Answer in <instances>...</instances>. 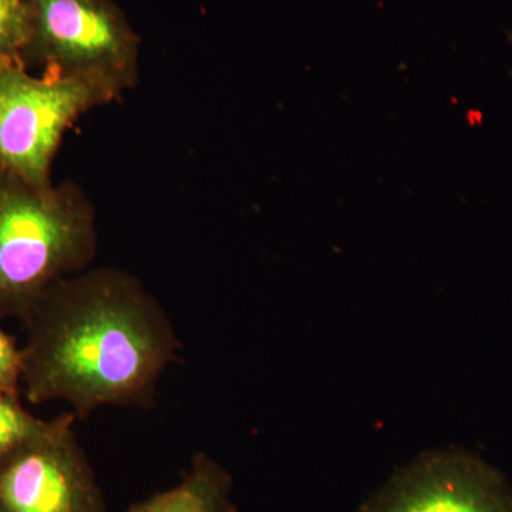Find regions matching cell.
<instances>
[{
    "label": "cell",
    "mask_w": 512,
    "mask_h": 512,
    "mask_svg": "<svg viewBox=\"0 0 512 512\" xmlns=\"http://www.w3.org/2000/svg\"><path fill=\"white\" fill-rule=\"evenodd\" d=\"M23 326V396L67 403L77 420L103 407H151L183 348L156 296L111 266L56 282Z\"/></svg>",
    "instance_id": "obj_1"
},
{
    "label": "cell",
    "mask_w": 512,
    "mask_h": 512,
    "mask_svg": "<svg viewBox=\"0 0 512 512\" xmlns=\"http://www.w3.org/2000/svg\"><path fill=\"white\" fill-rule=\"evenodd\" d=\"M97 248L79 185L32 184L0 165V319L25 323L47 289L90 268Z\"/></svg>",
    "instance_id": "obj_2"
},
{
    "label": "cell",
    "mask_w": 512,
    "mask_h": 512,
    "mask_svg": "<svg viewBox=\"0 0 512 512\" xmlns=\"http://www.w3.org/2000/svg\"><path fill=\"white\" fill-rule=\"evenodd\" d=\"M25 8L26 69L99 84L116 97L136 86L140 39L113 0H25Z\"/></svg>",
    "instance_id": "obj_3"
},
{
    "label": "cell",
    "mask_w": 512,
    "mask_h": 512,
    "mask_svg": "<svg viewBox=\"0 0 512 512\" xmlns=\"http://www.w3.org/2000/svg\"><path fill=\"white\" fill-rule=\"evenodd\" d=\"M117 97L80 79L0 67V165L36 185L52 184V163L67 128Z\"/></svg>",
    "instance_id": "obj_4"
},
{
    "label": "cell",
    "mask_w": 512,
    "mask_h": 512,
    "mask_svg": "<svg viewBox=\"0 0 512 512\" xmlns=\"http://www.w3.org/2000/svg\"><path fill=\"white\" fill-rule=\"evenodd\" d=\"M76 421L62 413L0 456V512H109Z\"/></svg>",
    "instance_id": "obj_5"
},
{
    "label": "cell",
    "mask_w": 512,
    "mask_h": 512,
    "mask_svg": "<svg viewBox=\"0 0 512 512\" xmlns=\"http://www.w3.org/2000/svg\"><path fill=\"white\" fill-rule=\"evenodd\" d=\"M357 512H512V485L481 457L434 450L397 470Z\"/></svg>",
    "instance_id": "obj_6"
},
{
    "label": "cell",
    "mask_w": 512,
    "mask_h": 512,
    "mask_svg": "<svg viewBox=\"0 0 512 512\" xmlns=\"http://www.w3.org/2000/svg\"><path fill=\"white\" fill-rule=\"evenodd\" d=\"M234 480L205 451L195 453L180 483L134 503L126 512H238Z\"/></svg>",
    "instance_id": "obj_7"
},
{
    "label": "cell",
    "mask_w": 512,
    "mask_h": 512,
    "mask_svg": "<svg viewBox=\"0 0 512 512\" xmlns=\"http://www.w3.org/2000/svg\"><path fill=\"white\" fill-rule=\"evenodd\" d=\"M26 40L28 19L25 0H0V67H25L23 50Z\"/></svg>",
    "instance_id": "obj_8"
},
{
    "label": "cell",
    "mask_w": 512,
    "mask_h": 512,
    "mask_svg": "<svg viewBox=\"0 0 512 512\" xmlns=\"http://www.w3.org/2000/svg\"><path fill=\"white\" fill-rule=\"evenodd\" d=\"M47 420L28 412L20 397H6L0 402V456L22 446L45 427Z\"/></svg>",
    "instance_id": "obj_9"
},
{
    "label": "cell",
    "mask_w": 512,
    "mask_h": 512,
    "mask_svg": "<svg viewBox=\"0 0 512 512\" xmlns=\"http://www.w3.org/2000/svg\"><path fill=\"white\" fill-rule=\"evenodd\" d=\"M0 393L22 397V353L16 340L0 326Z\"/></svg>",
    "instance_id": "obj_10"
},
{
    "label": "cell",
    "mask_w": 512,
    "mask_h": 512,
    "mask_svg": "<svg viewBox=\"0 0 512 512\" xmlns=\"http://www.w3.org/2000/svg\"><path fill=\"white\" fill-rule=\"evenodd\" d=\"M6 397H9V396H5V394L0 393V402H2L3 399H6Z\"/></svg>",
    "instance_id": "obj_11"
}]
</instances>
